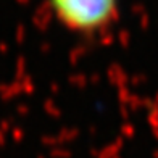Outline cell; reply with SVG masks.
<instances>
[{
	"label": "cell",
	"instance_id": "6da1fadb",
	"mask_svg": "<svg viewBox=\"0 0 158 158\" xmlns=\"http://www.w3.org/2000/svg\"><path fill=\"white\" fill-rule=\"evenodd\" d=\"M56 21L76 34H95L113 23L118 0H48Z\"/></svg>",
	"mask_w": 158,
	"mask_h": 158
}]
</instances>
